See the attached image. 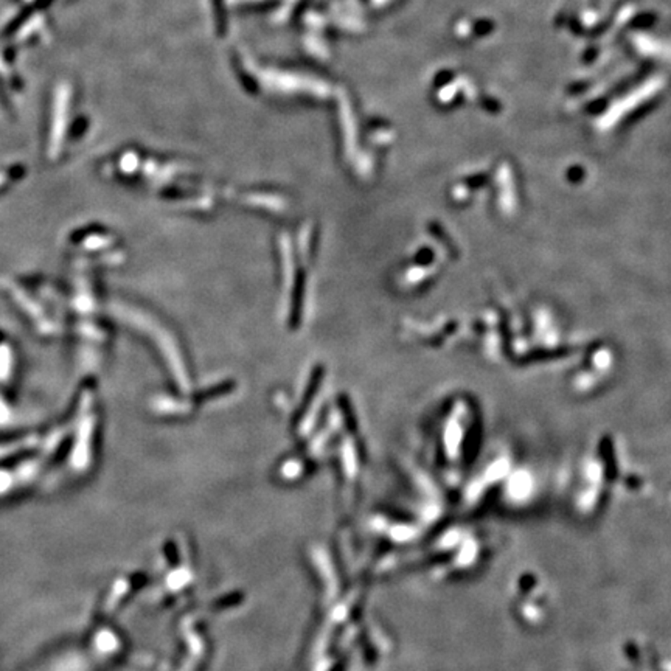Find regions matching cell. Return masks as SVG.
Segmentation results:
<instances>
[]
</instances>
